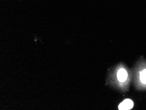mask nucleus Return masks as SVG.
<instances>
[{"mask_svg":"<svg viewBox=\"0 0 146 110\" xmlns=\"http://www.w3.org/2000/svg\"><path fill=\"white\" fill-rule=\"evenodd\" d=\"M34 37H35V38L34 39V41H35V42L36 44L37 41H38V40H40V41L41 42L42 44H43V43L42 41V39H41L42 38H43V37H37L36 36V35L35 34H34Z\"/></svg>","mask_w":146,"mask_h":110,"instance_id":"nucleus-4","label":"nucleus"},{"mask_svg":"<svg viewBox=\"0 0 146 110\" xmlns=\"http://www.w3.org/2000/svg\"><path fill=\"white\" fill-rule=\"evenodd\" d=\"M133 106V101L130 99H127L120 104L118 108L120 110H128L132 109Z\"/></svg>","mask_w":146,"mask_h":110,"instance_id":"nucleus-1","label":"nucleus"},{"mask_svg":"<svg viewBox=\"0 0 146 110\" xmlns=\"http://www.w3.org/2000/svg\"><path fill=\"white\" fill-rule=\"evenodd\" d=\"M20 0H18V1H19Z\"/></svg>","mask_w":146,"mask_h":110,"instance_id":"nucleus-5","label":"nucleus"},{"mask_svg":"<svg viewBox=\"0 0 146 110\" xmlns=\"http://www.w3.org/2000/svg\"><path fill=\"white\" fill-rule=\"evenodd\" d=\"M128 74L127 71L124 69H119L117 73V78L120 82H124L127 80Z\"/></svg>","mask_w":146,"mask_h":110,"instance_id":"nucleus-2","label":"nucleus"},{"mask_svg":"<svg viewBox=\"0 0 146 110\" xmlns=\"http://www.w3.org/2000/svg\"><path fill=\"white\" fill-rule=\"evenodd\" d=\"M140 80L142 83L146 84V69L140 72Z\"/></svg>","mask_w":146,"mask_h":110,"instance_id":"nucleus-3","label":"nucleus"}]
</instances>
